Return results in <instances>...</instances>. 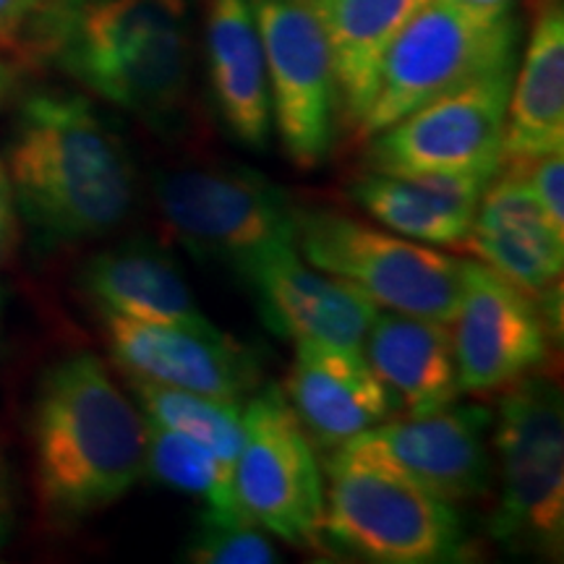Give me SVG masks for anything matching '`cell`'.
<instances>
[{
    "label": "cell",
    "instance_id": "9",
    "mask_svg": "<svg viewBox=\"0 0 564 564\" xmlns=\"http://www.w3.org/2000/svg\"><path fill=\"white\" fill-rule=\"evenodd\" d=\"M238 502L259 528L299 549H324V468L282 387L259 384L243 403L232 465Z\"/></svg>",
    "mask_w": 564,
    "mask_h": 564
},
{
    "label": "cell",
    "instance_id": "8",
    "mask_svg": "<svg viewBox=\"0 0 564 564\" xmlns=\"http://www.w3.org/2000/svg\"><path fill=\"white\" fill-rule=\"evenodd\" d=\"M160 220L194 257L241 270L295 246V207L278 183L246 165L199 162L154 175Z\"/></svg>",
    "mask_w": 564,
    "mask_h": 564
},
{
    "label": "cell",
    "instance_id": "22",
    "mask_svg": "<svg viewBox=\"0 0 564 564\" xmlns=\"http://www.w3.org/2000/svg\"><path fill=\"white\" fill-rule=\"evenodd\" d=\"M564 152V9L539 0L525 53L514 63L502 162Z\"/></svg>",
    "mask_w": 564,
    "mask_h": 564
},
{
    "label": "cell",
    "instance_id": "19",
    "mask_svg": "<svg viewBox=\"0 0 564 564\" xmlns=\"http://www.w3.org/2000/svg\"><path fill=\"white\" fill-rule=\"evenodd\" d=\"M327 42L337 126L352 137L379 89L384 58L403 26L429 0H301Z\"/></svg>",
    "mask_w": 564,
    "mask_h": 564
},
{
    "label": "cell",
    "instance_id": "17",
    "mask_svg": "<svg viewBox=\"0 0 564 564\" xmlns=\"http://www.w3.org/2000/svg\"><path fill=\"white\" fill-rule=\"evenodd\" d=\"M293 345L282 394L314 447L335 449L394 415L390 392L366 361L364 348L308 340Z\"/></svg>",
    "mask_w": 564,
    "mask_h": 564
},
{
    "label": "cell",
    "instance_id": "26",
    "mask_svg": "<svg viewBox=\"0 0 564 564\" xmlns=\"http://www.w3.org/2000/svg\"><path fill=\"white\" fill-rule=\"evenodd\" d=\"M186 560L196 564H274L282 556L264 528L251 520H217L202 514L199 528L186 546Z\"/></svg>",
    "mask_w": 564,
    "mask_h": 564
},
{
    "label": "cell",
    "instance_id": "30",
    "mask_svg": "<svg viewBox=\"0 0 564 564\" xmlns=\"http://www.w3.org/2000/svg\"><path fill=\"white\" fill-rule=\"evenodd\" d=\"M447 3L460 6V9L489 13V17H499V13H510L514 0H447Z\"/></svg>",
    "mask_w": 564,
    "mask_h": 564
},
{
    "label": "cell",
    "instance_id": "28",
    "mask_svg": "<svg viewBox=\"0 0 564 564\" xmlns=\"http://www.w3.org/2000/svg\"><path fill=\"white\" fill-rule=\"evenodd\" d=\"M518 165L523 167L528 186L549 223L564 236V152H549L535 160L518 162Z\"/></svg>",
    "mask_w": 564,
    "mask_h": 564
},
{
    "label": "cell",
    "instance_id": "27",
    "mask_svg": "<svg viewBox=\"0 0 564 564\" xmlns=\"http://www.w3.org/2000/svg\"><path fill=\"white\" fill-rule=\"evenodd\" d=\"M55 0H0V55H40Z\"/></svg>",
    "mask_w": 564,
    "mask_h": 564
},
{
    "label": "cell",
    "instance_id": "24",
    "mask_svg": "<svg viewBox=\"0 0 564 564\" xmlns=\"http://www.w3.org/2000/svg\"><path fill=\"white\" fill-rule=\"evenodd\" d=\"M147 474L175 491L202 499L209 518L249 520L238 502L228 465L202 442L154 421H147Z\"/></svg>",
    "mask_w": 564,
    "mask_h": 564
},
{
    "label": "cell",
    "instance_id": "11",
    "mask_svg": "<svg viewBox=\"0 0 564 564\" xmlns=\"http://www.w3.org/2000/svg\"><path fill=\"white\" fill-rule=\"evenodd\" d=\"M262 37L272 123L288 160L314 171L335 139L337 97L327 42L301 0H251Z\"/></svg>",
    "mask_w": 564,
    "mask_h": 564
},
{
    "label": "cell",
    "instance_id": "25",
    "mask_svg": "<svg viewBox=\"0 0 564 564\" xmlns=\"http://www.w3.org/2000/svg\"><path fill=\"white\" fill-rule=\"evenodd\" d=\"M126 384L147 421L202 442L232 470L243 442V403L162 387L126 373Z\"/></svg>",
    "mask_w": 564,
    "mask_h": 564
},
{
    "label": "cell",
    "instance_id": "4",
    "mask_svg": "<svg viewBox=\"0 0 564 564\" xmlns=\"http://www.w3.org/2000/svg\"><path fill=\"white\" fill-rule=\"evenodd\" d=\"M324 541L377 564L455 562L465 528L455 505L387 465L337 447L324 465Z\"/></svg>",
    "mask_w": 564,
    "mask_h": 564
},
{
    "label": "cell",
    "instance_id": "10",
    "mask_svg": "<svg viewBox=\"0 0 564 564\" xmlns=\"http://www.w3.org/2000/svg\"><path fill=\"white\" fill-rule=\"evenodd\" d=\"M514 63L423 102L361 141L366 171L394 175L499 171Z\"/></svg>",
    "mask_w": 564,
    "mask_h": 564
},
{
    "label": "cell",
    "instance_id": "32",
    "mask_svg": "<svg viewBox=\"0 0 564 564\" xmlns=\"http://www.w3.org/2000/svg\"><path fill=\"white\" fill-rule=\"evenodd\" d=\"M3 533H6V525H3V502H0V541H3Z\"/></svg>",
    "mask_w": 564,
    "mask_h": 564
},
{
    "label": "cell",
    "instance_id": "7",
    "mask_svg": "<svg viewBox=\"0 0 564 564\" xmlns=\"http://www.w3.org/2000/svg\"><path fill=\"white\" fill-rule=\"evenodd\" d=\"M520 24L510 13H476L447 0H429L387 53L379 89L350 141L361 144L384 126L518 61Z\"/></svg>",
    "mask_w": 564,
    "mask_h": 564
},
{
    "label": "cell",
    "instance_id": "12",
    "mask_svg": "<svg viewBox=\"0 0 564 564\" xmlns=\"http://www.w3.org/2000/svg\"><path fill=\"white\" fill-rule=\"evenodd\" d=\"M460 394H494L531 377L549 358L554 329L541 303L481 262L463 259L449 322Z\"/></svg>",
    "mask_w": 564,
    "mask_h": 564
},
{
    "label": "cell",
    "instance_id": "2",
    "mask_svg": "<svg viewBox=\"0 0 564 564\" xmlns=\"http://www.w3.org/2000/svg\"><path fill=\"white\" fill-rule=\"evenodd\" d=\"M32 463L40 510L79 525L147 474V419L91 352L61 358L40 379L32 405Z\"/></svg>",
    "mask_w": 564,
    "mask_h": 564
},
{
    "label": "cell",
    "instance_id": "3",
    "mask_svg": "<svg viewBox=\"0 0 564 564\" xmlns=\"http://www.w3.org/2000/svg\"><path fill=\"white\" fill-rule=\"evenodd\" d=\"M40 55L152 129H173L192 91L188 0H55Z\"/></svg>",
    "mask_w": 564,
    "mask_h": 564
},
{
    "label": "cell",
    "instance_id": "5",
    "mask_svg": "<svg viewBox=\"0 0 564 564\" xmlns=\"http://www.w3.org/2000/svg\"><path fill=\"white\" fill-rule=\"evenodd\" d=\"M295 246L308 264L358 288L379 308L453 322L463 259L329 207H295Z\"/></svg>",
    "mask_w": 564,
    "mask_h": 564
},
{
    "label": "cell",
    "instance_id": "18",
    "mask_svg": "<svg viewBox=\"0 0 564 564\" xmlns=\"http://www.w3.org/2000/svg\"><path fill=\"white\" fill-rule=\"evenodd\" d=\"M497 171L460 173H373L356 175L348 186L358 204L382 228L426 246L463 249L478 202Z\"/></svg>",
    "mask_w": 564,
    "mask_h": 564
},
{
    "label": "cell",
    "instance_id": "20",
    "mask_svg": "<svg viewBox=\"0 0 564 564\" xmlns=\"http://www.w3.org/2000/svg\"><path fill=\"white\" fill-rule=\"evenodd\" d=\"M204 55L223 123L241 144L262 150L272 131V97L251 0H204Z\"/></svg>",
    "mask_w": 564,
    "mask_h": 564
},
{
    "label": "cell",
    "instance_id": "29",
    "mask_svg": "<svg viewBox=\"0 0 564 564\" xmlns=\"http://www.w3.org/2000/svg\"><path fill=\"white\" fill-rule=\"evenodd\" d=\"M19 241V212L13 202V188L9 171H6V160L0 158V262L9 259Z\"/></svg>",
    "mask_w": 564,
    "mask_h": 564
},
{
    "label": "cell",
    "instance_id": "14",
    "mask_svg": "<svg viewBox=\"0 0 564 564\" xmlns=\"http://www.w3.org/2000/svg\"><path fill=\"white\" fill-rule=\"evenodd\" d=\"M118 369L147 382L243 403L259 384L253 356L220 327L141 322L100 312Z\"/></svg>",
    "mask_w": 564,
    "mask_h": 564
},
{
    "label": "cell",
    "instance_id": "13",
    "mask_svg": "<svg viewBox=\"0 0 564 564\" xmlns=\"http://www.w3.org/2000/svg\"><path fill=\"white\" fill-rule=\"evenodd\" d=\"M491 419L486 405L453 403L426 415H390L340 447L387 465L447 502H470L491 484Z\"/></svg>",
    "mask_w": 564,
    "mask_h": 564
},
{
    "label": "cell",
    "instance_id": "33",
    "mask_svg": "<svg viewBox=\"0 0 564 564\" xmlns=\"http://www.w3.org/2000/svg\"><path fill=\"white\" fill-rule=\"evenodd\" d=\"M0 335H3V314H0Z\"/></svg>",
    "mask_w": 564,
    "mask_h": 564
},
{
    "label": "cell",
    "instance_id": "23",
    "mask_svg": "<svg viewBox=\"0 0 564 564\" xmlns=\"http://www.w3.org/2000/svg\"><path fill=\"white\" fill-rule=\"evenodd\" d=\"M79 282L97 312L141 322L212 327L178 264L160 246L137 241L95 253Z\"/></svg>",
    "mask_w": 564,
    "mask_h": 564
},
{
    "label": "cell",
    "instance_id": "15",
    "mask_svg": "<svg viewBox=\"0 0 564 564\" xmlns=\"http://www.w3.org/2000/svg\"><path fill=\"white\" fill-rule=\"evenodd\" d=\"M463 249L539 301L554 329V308L562 312L564 236L535 202L518 162H502L486 186Z\"/></svg>",
    "mask_w": 564,
    "mask_h": 564
},
{
    "label": "cell",
    "instance_id": "31",
    "mask_svg": "<svg viewBox=\"0 0 564 564\" xmlns=\"http://www.w3.org/2000/svg\"><path fill=\"white\" fill-rule=\"evenodd\" d=\"M13 87H17V66L6 55H0V108L9 100Z\"/></svg>",
    "mask_w": 564,
    "mask_h": 564
},
{
    "label": "cell",
    "instance_id": "6",
    "mask_svg": "<svg viewBox=\"0 0 564 564\" xmlns=\"http://www.w3.org/2000/svg\"><path fill=\"white\" fill-rule=\"evenodd\" d=\"M499 505L491 535L505 546L560 556L564 544V408L552 379H520L502 390L491 419Z\"/></svg>",
    "mask_w": 564,
    "mask_h": 564
},
{
    "label": "cell",
    "instance_id": "1",
    "mask_svg": "<svg viewBox=\"0 0 564 564\" xmlns=\"http://www.w3.org/2000/svg\"><path fill=\"white\" fill-rule=\"evenodd\" d=\"M6 171L19 217L47 246L110 236L137 204L129 147L82 95L26 97L13 121Z\"/></svg>",
    "mask_w": 564,
    "mask_h": 564
},
{
    "label": "cell",
    "instance_id": "21",
    "mask_svg": "<svg viewBox=\"0 0 564 564\" xmlns=\"http://www.w3.org/2000/svg\"><path fill=\"white\" fill-rule=\"evenodd\" d=\"M364 352L390 392L394 413L426 415L460 400L449 324L379 308Z\"/></svg>",
    "mask_w": 564,
    "mask_h": 564
},
{
    "label": "cell",
    "instance_id": "16",
    "mask_svg": "<svg viewBox=\"0 0 564 564\" xmlns=\"http://www.w3.org/2000/svg\"><path fill=\"white\" fill-rule=\"evenodd\" d=\"M238 278L257 295L264 322L293 343L364 348L379 312L358 288L301 259L299 246H282L253 259L238 270Z\"/></svg>",
    "mask_w": 564,
    "mask_h": 564
}]
</instances>
